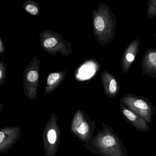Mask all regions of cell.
<instances>
[{"instance_id":"obj_3","label":"cell","mask_w":156,"mask_h":156,"mask_svg":"<svg viewBox=\"0 0 156 156\" xmlns=\"http://www.w3.org/2000/svg\"><path fill=\"white\" fill-rule=\"evenodd\" d=\"M120 104L142 117L149 125L152 124L156 108L147 98L129 94L121 98Z\"/></svg>"},{"instance_id":"obj_5","label":"cell","mask_w":156,"mask_h":156,"mask_svg":"<svg viewBox=\"0 0 156 156\" xmlns=\"http://www.w3.org/2000/svg\"><path fill=\"white\" fill-rule=\"evenodd\" d=\"M140 41L136 39L129 43L124 51L120 61V65L122 71L126 74L129 71L132 63L138 52Z\"/></svg>"},{"instance_id":"obj_7","label":"cell","mask_w":156,"mask_h":156,"mask_svg":"<svg viewBox=\"0 0 156 156\" xmlns=\"http://www.w3.org/2000/svg\"><path fill=\"white\" fill-rule=\"evenodd\" d=\"M101 77L106 94L110 98H115L121 88L115 77L106 71L102 73Z\"/></svg>"},{"instance_id":"obj_13","label":"cell","mask_w":156,"mask_h":156,"mask_svg":"<svg viewBox=\"0 0 156 156\" xmlns=\"http://www.w3.org/2000/svg\"><path fill=\"white\" fill-rule=\"evenodd\" d=\"M57 43V41L54 38H50L44 41V45L46 48H51L55 46Z\"/></svg>"},{"instance_id":"obj_17","label":"cell","mask_w":156,"mask_h":156,"mask_svg":"<svg viewBox=\"0 0 156 156\" xmlns=\"http://www.w3.org/2000/svg\"><path fill=\"white\" fill-rule=\"evenodd\" d=\"M154 38H155V41H156V31H155V34H154Z\"/></svg>"},{"instance_id":"obj_8","label":"cell","mask_w":156,"mask_h":156,"mask_svg":"<svg viewBox=\"0 0 156 156\" xmlns=\"http://www.w3.org/2000/svg\"><path fill=\"white\" fill-rule=\"evenodd\" d=\"M74 126H76V131L80 135L91 136L94 131L95 124L92 125L88 122H83L81 118H79L75 120Z\"/></svg>"},{"instance_id":"obj_15","label":"cell","mask_w":156,"mask_h":156,"mask_svg":"<svg viewBox=\"0 0 156 156\" xmlns=\"http://www.w3.org/2000/svg\"><path fill=\"white\" fill-rule=\"evenodd\" d=\"M0 44H1V48H0V51H1V52L2 53V52H3V50H4V49L3 48V46H2V41L1 40V43H0Z\"/></svg>"},{"instance_id":"obj_1","label":"cell","mask_w":156,"mask_h":156,"mask_svg":"<svg viewBox=\"0 0 156 156\" xmlns=\"http://www.w3.org/2000/svg\"><path fill=\"white\" fill-rule=\"evenodd\" d=\"M102 125V130L93 140L94 151L100 156H128L124 142L115 130L104 123Z\"/></svg>"},{"instance_id":"obj_12","label":"cell","mask_w":156,"mask_h":156,"mask_svg":"<svg viewBox=\"0 0 156 156\" xmlns=\"http://www.w3.org/2000/svg\"><path fill=\"white\" fill-rule=\"evenodd\" d=\"M38 77H39L38 73L35 71H30L27 76V80L31 83L36 82L38 80Z\"/></svg>"},{"instance_id":"obj_16","label":"cell","mask_w":156,"mask_h":156,"mask_svg":"<svg viewBox=\"0 0 156 156\" xmlns=\"http://www.w3.org/2000/svg\"><path fill=\"white\" fill-rule=\"evenodd\" d=\"M2 72L1 71V72H0V78H2Z\"/></svg>"},{"instance_id":"obj_9","label":"cell","mask_w":156,"mask_h":156,"mask_svg":"<svg viewBox=\"0 0 156 156\" xmlns=\"http://www.w3.org/2000/svg\"><path fill=\"white\" fill-rule=\"evenodd\" d=\"M147 5V16L148 19H153L156 16V0H150Z\"/></svg>"},{"instance_id":"obj_14","label":"cell","mask_w":156,"mask_h":156,"mask_svg":"<svg viewBox=\"0 0 156 156\" xmlns=\"http://www.w3.org/2000/svg\"><path fill=\"white\" fill-rule=\"evenodd\" d=\"M26 10L27 12L32 15H37V13H38V9L34 5H30V4H29L26 6Z\"/></svg>"},{"instance_id":"obj_2","label":"cell","mask_w":156,"mask_h":156,"mask_svg":"<svg viewBox=\"0 0 156 156\" xmlns=\"http://www.w3.org/2000/svg\"><path fill=\"white\" fill-rule=\"evenodd\" d=\"M94 25L101 44H109L117 30L116 17L109 7L101 4L94 19Z\"/></svg>"},{"instance_id":"obj_10","label":"cell","mask_w":156,"mask_h":156,"mask_svg":"<svg viewBox=\"0 0 156 156\" xmlns=\"http://www.w3.org/2000/svg\"><path fill=\"white\" fill-rule=\"evenodd\" d=\"M47 139L50 144H54L57 139V135L55 130L54 129H50L47 133Z\"/></svg>"},{"instance_id":"obj_6","label":"cell","mask_w":156,"mask_h":156,"mask_svg":"<svg viewBox=\"0 0 156 156\" xmlns=\"http://www.w3.org/2000/svg\"><path fill=\"white\" fill-rule=\"evenodd\" d=\"M141 67L143 75L156 78V49L151 48L146 51L141 61Z\"/></svg>"},{"instance_id":"obj_4","label":"cell","mask_w":156,"mask_h":156,"mask_svg":"<svg viewBox=\"0 0 156 156\" xmlns=\"http://www.w3.org/2000/svg\"><path fill=\"white\" fill-rule=\"evenodd\" d=\"M119 108L122 116L136 130L147 133L150 127L147 121L142 117L119 103Z\"/></svg>"},{"instance_id":"obj_18","label":"cell","mask_w":156,"mask_h":156,"mask_svg":"<svg viewBox=\"0 0 156 156\" xmlns=\"http://www.w3.org/2000/svg\"><path fill=\"white\" fill-rule=\"evenodd\" d=\"M155 156H156V155H155Z\"/></svg>"},{"instance_id":"obj_11","label":"cell","mask_w":156,"mask_h":156,"mask_svg":"<svg viewBox=\"0 0 156 156\" xmlns=\"http://www.w3.org/2000/svg\"><path fill=\"white\" fill-rule=\"evenodd\" d=\"M60 77V74L57 73L51 74L47 78V84L49 85L55 83Z\"/></svg>"}]
</instances>
